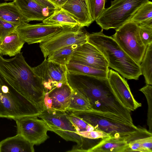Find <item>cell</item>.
<instances>
[{
  "label": "cell",
  "mask_w": 152,
  "mask_h": 152,
  "mask_svg": "<svg viewBox=\"0 0 152 152\" xmlns=\"http://www.w3.org/2000/svg\"><path fill=\"white\" fill-rule=\"evenodd\" d=\"M68 83L72 89L88 99L92 111L120 117L134 124L131 112L119 100L107 78H102L68 71Z\"/></svg>",
  "instance_id": "6da1fadb"
},
{
  "label": "cell",
  "mask_w": 152,
  "mask_h": 152,
  "mask_svg": "<svg viewBox=\"0 0 152 152\" xmlns=\"http://www.w3.org/2000/svg\"><path fill=\"white\" fill-rule=\"evenodd\" d=\"M0 76L42 112L45 110V92L42 79L27 63L23 52L9 59L0 55Z\"/></svg>",
  "instance_id": "7a4b0ae2"
},
{
  "label": "cell",
  "mask_w": 152,
  "mask_h": 152,
  "mask_svg": "<svg viewBox=\"0 0 152 152\" xmlns=\"http://www.w3.org/2000/svg\"><path fill=\"white\" fill-rule=\"evenodd\" d=\"M103 29L88 33L87 42L96 47L107 61L109 67L129 80H137L142 75L140 65L133 60L111 37L106 36Z\"/></svg>",
  "instance_id": "3957f363"
},
{
  "label": "cell",
  "mask_w": 152,
  "mask_h": 152,
  "mask_svg": "<svg viewBox=\"0 0 152 152\" xmlns=\"http://www.w3.org/2000/svg\"><path fill=\"white\" fill-rule=\"evenodd\" d=\"M42 112L0 76V118L15 121L25 117L37 116Z\"/></svg>",
  "instance_id": "277c9868"
},
{
  "label": "cell",
  "mask_w": 152,
  "mask_h": 152,
  "mask_svg": "<svg viewBox=\"0 0 152 152\" xmlns=\"http://www.w3.org/2000/svg\"><path fill=\"white\" fill-rule=\"evenodd\" d=\"M100 131L116 138H123L136 131L138 127L118 116L94 111L69 112Z\"/></svg>",
  "instance_id": "5b68a950"
},
{
  "label": "cell",
  "mask_w": 152,
  "mask_h": 152,
  "mask_svg": "<svg viewBox=\"0 0 152 152\" xmlns=\"http://www.w3.org/2000/svg\"><path fill=\"white\" fill-rule=\"evenodd\" d=\"M149 0H114L105 8L95 21L103 29L117 28L129 21Z\"/></svg>",
  "instance_id": "8992f818"
},
{
  "label": "cell",
  "mask_w": 152,
  "mask_h": 152,
  "mask_svg": "<svg viewBox=\"0 0 152 152\" xmlns=\"http://www.w3.org/2000/svg\"><path fill=\"white\" fill-rule=\"evenodd\" d=\"M115 31L112 37L127 55L140 65L147 47L141 39L139 25L130 20Z\"/></svg>",
  "instance_id": "52a82bcc"
},
{
  "label": "cell",
  "mask_w": 152,
  "mask_h": 152,
  "mask_svg": "<svg viewBox=\"0 0 152 152\" xmlns=\"http://www.w3.org/2000/svg\"><path fill=\"white\" fill-rule=\"evenodd\" d=\"M37 117L44 121L49 131L54 132L66 141L77 143L71 150L67 152H74L81 145L82 137L76 133V131L69 119L67 112L45 110Z\"/></svg>",
  "instance_id": "ba28073f"
},
{
  "label": "cell",
  "mask_w": 152,
  "mask_h": 152,
  "mask_svg": "<svg viewBox=\"0 0 152 152\" xmlns=\"http://www.w3.org/2000/svg\"><path fill=\"white\" fill-rule=\"evenodd\" d=\"M88 33L79 26L66 27L47 40L40 43L39 47L45 58L53 52L73 44L87 42Z\"/></svg>",
  "instance_id": "9c48e42d"
},
{
  "label": "cell",
  "mask_w": 152,
  "mask_h": 152,
  "mask_svg": "<svg viewBox=\"0 0 152 152\" xmlns=\"http://www.w3.org/2000/svg\"><path fill=\"white\" fill-rule=\"evenodd\" d=\"M15 121L17 134L34 145H40L49 138L47 134L49 130L46 123L37 116L23 117Z\"/></svg>",
  "instance_id": "30bf717a"
},
{
  "label": "cell",
  "mask_w": 152,
  "mask_h": 152,
  "mask_svg": "<svg viewBox=\"0 0 152 152\" xmlns=\"http://www.w3.org/2000/svg\"><path fill=\"white\" fill-rule=\"evenodd\" d=\"M42 79L45 93L67 82L66 66L49 61L46 58L38 66L32 67Z\"/></svg>",
  "instance_id": "8fae6325"
},
{
  "label": "cell",
  "mask_w": 152,
  "mask_h": 152,
  "mask_svg": "<svg viewBox=\"0 0 152 152\" xmlns=\"http://www.w3.org/2000/svg\"><path fill=\"white\" fill-rule=\"evenodd\" d=\"M64 28L43 22L34 24L25 23L18 26L16 31L25 43L30 45L44 41Z\"/></svg>",
  "instance_id": "7c38bea8"
},
{
  "label": "cell",
  "mask_w": 152,
  "mask_h": 152,
  "mask_svg": "<svg viewBox=\"0 0 152 152\" xmlns=\"http://www.w3.org/2000/svg\"><path fill=\"white\" fill-rule=\"evenodd\" d=\"M70 61L106 71H107L109 69L108 62L101 52L87 42L76 49L72 55Z\"/></svg>",
  "instance_id": "4fadbf2b"
},
{
  "label": "cell",
  "mask_w": 152,
  "mask_h": 152,
  "mask_svg": "<svg viewBox=\"0 0 152 152\" xmlns=\"http://www.w3.org/2000/svg\"><path fill=\"white\" fill-rule=\"evenodd\" d=\"M107 77L113 91L126 108L131 112L142 106L134 98L127 81L118 72L109 69Z\"/></svg>",
  "instance_id": "5bb4252c"
},
{
  "label": "cell",
  "mask_w": 152,
  "mask_h": 152,
  "mask_svg": "<svg viewBox=\"0 0 152 152\" xmlns=\"http://www.w3.org/2000/svg\"><path fill=\"white\" fill-rule=\"evenodd\" d=\"M72 91L67 82L46 92L44 99L45 110L66 111Z\"/></svg>",
  "instance_id": "9a60e30c"
},
{
  "label": "cell",
  "mask_w": 152,
  "mask_h": 152,
  "mask_svg": "<svg viewBox=\"0 0 152 152\" xmlns=\"http://www.w3.org/2000/svg\"><path fill=\"white\" fill-rule=\"evenodd\" d=\"M13 1L27 23L33 20L42 21L54 10L42 6L34 0H15Z\"/></svg>",
  "instance_id": "2e32d148"
},
{
  "label": "cell",
  "mask_w": 152,
  "mask_h": 152,
  "mask_svg": "<svg viewBox=\"0 0 152 152\" xmlns=\"http://www.w3.org/2000/svg\"><path fill=\"white\" fill-rule=\"evenodd\" d=\"M61 8L77 20L81 27H88L94 21L91 15L88 0H68Z\"/></svg>",
  "instance_id": "e0dca14e"
},
{
  "label": "cell",
  "mask_w": 152,
  "mask_h": 152,
  "mask_svg": "<svg viewBox=\"0 0 152 152\" xmlns=\"http://www.w3.org/2000/svg\"><path fill=\"white\" fill-rule=\"evenodd\" d=\"M138 129L124 138L129 147V152H152V133L145 128Z\"/></svg>",
  "instance_id": "ac0fdd59"
},
{
  "label": "cell",
  "mask_w": 152,
  "mask_h": 152,
  "mask_svg": "<svg viewBox=\"0 0 152 152\" xmlns=\"http://www.w3.org/2000/svg\"><path fill=\"white\" fill-rule=\"evenodd\" d=\"M34 145L17 134L0 142V152H34Z\"/></svg>",
  "instance_id": "d6986e66"
},
{
  "label": "cell",
  "mask_w": 152,
  "mask_h": 152,
  "mask_svg": "<svg viewBox=\"0 0 152 152\" xmlns=\"http://www.w3.org/2000/svg\"><path fill=\"white\" fill-rule=\"evenodd\" d=\"M128 145L124 138L110 136L102 139L88 152H128Z\"/></svg>",
  "instance_id": "ffe728a7"
},
{
  "label": "cell",
  "mask_w": 152,
  "mask_h": 152,
  "mask_svg": "<svg viewBox=\"0 0 152 152\" xmlns=\"http://www.w3.org/2000/svg\"><path fill=\"white\" fill-rule=\"evenodd\" d=\"M25 43L15 31L5 37L0 42V55L15 56L21 52Z\"/></svg>",
  "instance_id": "44dd1931"
},
{
  "label": "cell",
  "mask_w": 152,
  "mask_h": 152,
  "mask_svg": "<svg viewBox=\"0 0 152 152\" xmlns=\"http://www.w3.org/2000/svg\"><path fill=\"white\" fill-rule=\"evenodd\" d=\"M0 20L18 26L27 23L13 1L0 3Z\"/></svg>",
  "instance_id": "7402d4cb"
},
{
  "label": "cell",
  "mask_w": 152,
  "mask_h": 152,
  "mask_svg": "<svg viewBox=\"0 0 152 152\" xmlns=\"http://www.w3.org/2000/svg\"><path fill=\"white\" fill-rule=\"evenodd\" d=\"M42 22L53 25L63 27H74L79 26L78 21L68 12L61 8L54 10Z\"/></svg>",
  "instance_id": "603a6c76"
},
{
  "label": "cell",
  "mask_w": 152,
  "mask_h": 152,
  "mask_svg": "<svg viewBox=\"0 0 152 152\" xmlns=\"http://www.w3.org/2000/svg\"><path fill=\"white\" fill-rule=\"evenodd\" d=\"M66 66L67 71L70 73L102 78L107 77V71L96 69L74 61H70Z\"/></svg>",
  "instance_id": "cb8c5ba5"
},
{
  "label": "cell",
  "mask_w": 152,
  "mask_h": 152,
  "mask_svg": "<svg viewBox=\"0 0 152 152\" xmlns=\"http://www.w3.org/2000/svg\"><path fill=\"white\" fill-rule=\"evenodd\" d=\"M80 45L73 44L64 47L49 55L47 59L49 61L66 66L70 61L74 52Z\"/></svg>",
  "instance_id": "d4e9b609"
},
{
  "label": "cell",
  "mask_w": 152,
  "mask_h": 152,
  "mask_svg": "<svg viewBox=\"0 0 152 152\" xmlns=\"http://www.w3.org/2000/svg\"><path fill=\"white\" fill-rule=\"evenodd\" d=\"M89 111L92 110L88 99L81 94L73 90L70 102L66 111Z\"/></svg>",
  "instance_id": "484cf974"
},
{
  "label": "cell",
  "mask_w": 152,
  "mask_h": 152,
  "mask_svg": "<svg viewBox=\"0 0 152 152\" xmlns=\"http://www.w3.org/2000/svg\"><path fill=\"white\" fill-rule=\"evenodd\" d=\"M140 65L146 84L152 85V43L147 47Z\"/></svg>",
  "instance_id": "4316f807"
},
{
  "label": "cell",
  "mask_w": 152,
  "mask_h": 152,
  "mask_svg": "<svg viewBox=\"0 0 152 152\" xmlns=\"http://www.w3.org/2000/svg\"><path fill=\"white\" fill-rule=\"evenodd\" d=\"M130 20L139 25L152 23V2L149 1L142 6Z\"/></svg>",
  "instance_id": "83f0119b"
},
{
  "label": "cell",
  "mask_w": 152,
  "mask_h": 152,
  "mask_svg": "<svg viewBox=\"0 0 152 152\" xmlns=\"http://www.w3.org/2000/svg\"><path fill=\"white\" fill-rule=\"evenodd\" d=\"M139 91L145 96L148 103L147 124L149 131L152 133V85L146 84Z\"/></svg>",
  "instance_id": "f1b7e54d"
},
{
  "label": "cell",
  "mask_w": 152,
  "mask_h": 152,
  "mask_svg": "<svg viewBox=\"0 0 152 152\" xmlns=\"http://www.w3.org/2000/svg\"><path fill=\"white\" fill-rule=\"evenodd\" d=\"M67 112L68 117L75 128L76 132L90 131L95 130L94 127L91 125L75 116L70 112Z\"/></svg>",
  "instance_id": "f546056e"
},
{
  "label": "cell",
  "mask_w": 152,
  "mask_h": 152,
  "mask_svg": "<svg viewBox=\"0 0 152 152\" xmlns=\"http://www.w3.org/2000/svg\"><path fill=\"white\" fill-rule=\"evenodd\" d=\"M107 0H88L91 17L94 21L104 10L106 1Z\"/></svg>",
  "instance_id": "4dcf8cb0"
},
{
  "label": "cell",
  "mask_w": 152,
  "mask_h": 152,
  "mask_svg": "<svg viewBox=\"0 0 152 152\" xmlns=\"http://www.w3.org/2000/svg\"><path fill=\"white\" fill-rule=\"evenodd\" d=\"M139 33L141 39L146 47L152 43V23L139 25Z\"/></svg>",
  "instance_id": "1f68e13d"
},
{
  "label": "cell",
  "mask_w": 152,
  "mask_h": 152,
  "mask_svg": "<svg viewBox=\"0 0 152 152\" xmlns=\"http://www.w3.org/2000/svg\"><path fill=\"white\" fill-rule=\"evenodd\" d=\"M18 25L0 20V42L7 35L15 31Z\"/></svg>",
  "instance_id": "d6a6232c"
},
{
  "label": "cell",
  "mask_w": 152,
  "mask_h": 152,
  "mask_svg": "<svg viewBox=\"0 0 152 152\" xmlns=\"http://www.w3.org/2000/svg\"><path fill=\"white\" fill-rule=\"evenodd\" d=\"M81 136L86 138L95 140L101 138L102 139L111 136L109 134L104 132L94 130L90 131L76 132Z\"/></svg>",
  "instance_id": "836d02e7"
},
{
  "label": "cell",
  "mask_w": 152,
  "mask_h": 152,
  "mask_svg": "<svg viewBox=\"0 0 152 152\" xmlns=\"http://www.w3.org/2000/svg\"><path fill=\"white\" fill-rule=\"evenodd\" d=\"M34 0L42 6L51 10H55L60 9L48 0Z\"/></svg>",
  "instance_id": "e575fe53"
},
{
  "label": "cell",
  "mask_w": 152,
  "mask_h": 152,
  "mask_svg": "<svg viewBox=\"0 0 152 152\" xmlns=\"http://www.w3.org/2000/svg\"><path fill=\"white\" fill-rule=\"evenodd\" d=\"M59 8H61V7L68 0H48Z\"/></svg>",
  "instance_id": "d590c367"
},
{
  "label": "cell",
  "mask_w": 152,
  "mask_h": 152,
  "mask_svg": "<svg viewBox=\"0 0 152 152\" xmlns=\"http://www.w3.org/2000/svg\"><path fill=\"white\" fill-rule=\"evenodd\" d=\"M4 0L7 1H14L15 0Z\"/></svg>",
  "instance_id": "8d00e7d4"
},
{
  "label": "cell",
  "mask_w": 152,
  "mask_h": 152,
  "mask_svg": "<svg viewBox=\"0 0 152 152\" xmlns=\"http://www.w3.org/2000/svg\"></svg>",
  "instance_id": "74e56055"
}]
</instances>
